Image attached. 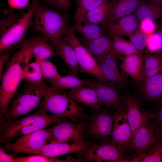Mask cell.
Returning a JSON list of instances; mask_svg holds the SVG:
<instances>
[{
    "instance_id": "cell-31",
    "label": "cell",
    "mask_w": 162,
    "mask_h": 162,
    "mask_svg": "<svg viewBox=\"0 0 162 162\" xmlns=\"http://www.w3.org/2000/svg\"><path fill=\"white\" fill-rule=\"evenodd\" d=\"M106 1V0H78L74 17L76 24H82L88 13Z\"/></svg>"
},
{
    "instance_id": "cell-36",
    "label": "cell",
    "mask_w": 162,
    "mask_h": 162,
    "mask_svg": "<svg viewBox=\"0 0 162 162\" xmlns=\"http://www.w3.org/2000/svg\"><path fill=\"white\" fill-rule=\"evenodd\" d=\"M97 62L109 82L117 87L124 85L126 82L124 74L116 72L101 62Z\"/></svg>"
},
{
    "instance_id": "cell-38",
    "label": "cell",
    "mask_w": 162,
    "mask_h": 162,
    "mask_svg": "<svg viewBox=\"0 0 162 162\" xmlns=\"http://www.w3.org/2000/svg\"><path fill=\"white\" fill-rule=\"evenodd\" d=\"M156 103L157 108L151 113V119L156 124L158 133L162 137V101Z\"/></svg>"
},
{
    "instance_id": "cell-22",
    "label": "cell",
    "mask_w": 162,
    "mask_h": 162,
    "mask_svg": "<svg viewBox=\"0 0 162 162\" xmlns=\"http://www.w3.org/2000/svg\"><path fill=\"white\" fill-rule=\"evenodd\" d=\"M69 93L78 103L89 106L92 111L100 109L104 105L95 91L91 88L79 86L70 89Z\"/></svg>"
},
{
    "instance_id": "cell-41",
    "label": "cell",
    "mask_w": 162,
    "mask_h": 162,
    "mask_svg": "<svg viewBox=\"0 0 162 162\" xmlns=\"http://www.w3.org/2000/svg\"><path fill=\"white\" fill-rule=\"evenodd\" d=\"M16 48L0 53V79L3 73L4 70L12 54L15 52Z\"/></svg>"
},
{
    "instance_id": "cell-3",
    "label": "cell",
    "mask_w": 162,
    "mask_h": 162,
    "mask_svg": "<svg viewBox=\"0 0 162 162\" xmlns=\"http://www.w3.org/2000/svg\"><path fill=\"white\" fill-rule=\"evenodd\" d=\"M32 26L54 46L69 28L66 16L40 3L34 12Z\"/></svg>"
},
{
    "instance_id": "cell-27",
    "label": "cell",
    "mask_w": 162,
    "mask_h": 162,
    "mask_svg": "<svg viewBox=\"0 0 162 162\" xmlns=\"http://www.w3.org/2000/svg\"><path fill=\"white\" fill-rule=\"evenodd\" d=\"M76 30L82 37V44L96 39L107 33L104 26L92 23L75 24Z\"/></svg>"
},
{
    "instance_id": "cell-1",
    "label": "cell",
    "mask_w": 162,
    "mask_h": 162,
    "mask_svg": "<svg viewBox=\"0 0 162 162\" xmlns=\"http://www.w3.org/2000/svg\"><path fill=\"white\" fill-rule=\"evenodd\" d=\"M12 54L4 68L0 80V118L4 115L10 103L17 94V90L23 81L24 71L33 56L23 46Z\"/></svg>"
},
{
    "instance_id": "cell-23",
    "label": "cell",
    "mask_w": 162,
    "mask_h": 162,
    "mask_svg": "<svg viewBox=\"0 0 162 162\" xmlns=\"http://www.w3.org/2000/svg\"><path fill=\"white\" fill-rule=\"evenodd\" d=\"M140 84L142 92L149 101H162V73L145 80Z\"/></svg>"
},
{
    "instance_id": "cell-12",
    "label": "cell",
    "mask_w": 162,
    "mask_h": 162,
    "mask_svg": "<svg viewBox=\"0 0 162 162\" xmlns=\"http://www.w3.org/2000/svg\"><path fill=\"white\" fill-rule=\"evenodd\" d=\"M60 116L48 114L40 113L36 111L25 117L10 122L1 123L0 143H4L7 138L15 131L28 126L43 123H56L61 118Z\"/></svg>"
},
{
    "instance_id": "cell-17",
    "label": "cell",
    "mask_w": 162,
    "mask_h": 162,
    "mask_svg": "<svg viewBox=\"0 0 162 162\" xmlns=\"http://www.w3.org/2000/svg\"><path fill=\"white\" fill-rule=\"evenodd\" d=\"M20 45L28 49L35 59H48L57 56L54 46L42 36L23 40Z\"/></svg>"
},
{
    "instance_id": "cell-6",
    "label": "cell",
    "mask_w": 162,
    "mask_h": 162,
    "mask_svg": "<svg viewBox=\"0 0 162 162\" xmlns=\"http://www.w3.org/2000/svg\"><path fill=\"white\" fill-rule=\"evenodd\" d=\"M63 38L74 50L80 68L81 72L89 74L98 81L112 84L107 80L95 57L76 36L72 28H69Z\"/></svg>"
},
{
    "instance_id": "cell-30",
    "label": "cell",
    "mask_w": 162,
    "mask_h": 162,
    "mask_svg": "<svg viewBox=\"0 0 162 162\" xmlns=\"http://www.w3.org/2000/svg\"><path fill=\"white\" fill-rule=\"evenodd\" d=\"M114 3L106 1L97 7L86 14L82 23L103 24Z\"/></svg>"
},
{
    "instance_id": "cell-33",
    "label": "cell",
    "mask_w": 162,
    "mask_h": 162,
    "mask_svg": "<svg viewBox=\"0 0 162 162\" xmlns=\"http://www.w3.org/2000/svg\"><path fill=\"white\" fill-rule=\"evenodd\" d=\"M131 161L162 162V140L144 154L138 156L134 157Z\"/></svg>"
},
{
    "instance_id": "cell-24",
    "label": "cell",
    "mask_w": 162,
    "mask_h": 162,
    "mask_svg": "<svg viewBox=\"0 0 162 162\" xmlns=\"http://www.w3.org/2000/svg\"><path fill=\"white\" fill-rule=\"evenodd\" d=\"M133 13L140 22L146 19L155 22L162 18V4L152 0H143Z\"/></svg>"
},
{
    "instance_id": "cell-35",
    "label": "cell",
    "mask_w": 162,
    "mask_h": 162,
    "mask_svg": "<svg viewBox=\"0 0 162 162\" xmlns=\"http://www.w3.org/2000/svg\"><path fill=\"white\" fill-rule=\"evenodd\" d=\"M35 60L39 63L44 78L46 82L61 76L58 72L57 66L50 61L48 59Z\"/></svg>"
},
{
    "instance_id": "cell-4",
    "label": "cell",
    "mask_w": 162,
    "mask_h": 162,
    "mask_svg": "<svg viewBox=\"0 0 162 162\" xmlns=\"http://www.w3.org/2000/svg\"><path fill=\"white\" fill-rule=\"evenodd\" d=\"M23 82V89L11 102L4 115L0 118L1 123L16 119L38 107L47 85Z\"/></svg>"
},
{
    "instance_id": "cell-21",
    "label": "cell",
    "mask_w": 162,
    "mask_h": 162,
    "mask_svg": "<svg viewBox=\"0 0 162 162\" xmlns=\"http://www.w3.org/2000/svg\"><path fill=\"white\" fill-rule=\"evenodd\" d=\"M140 22L134 13L124 16L116 22L103 26L107 31L122 37L129 38L139 28Z\"/></svg>"
},
{
    "instance_id": "cell-28",
    "label": "cell",
    "mask_w": 162,
    "mask_h": 162,
    "mask_svg": "<svg viewBox=\"0 0 162 162\" xmlns=\"http://www.w3.org/2000/svg\"><path fill=\"white\" fill-rule=\"evenodd\" d=\"M106 31L112 38L113 54L116 58H118L120 56L140 52L136 49L130 40H126L122 37L118 36L110 32Z\"/></svg>"
},
{
    "instance_id": "cell-42",
    "label": "cell",
    "mask_w": 162,
    "mask_h": 162,
    "mask_svg": "<svg viewBox=\"0 0 162 162\" xmlns=\"http://www.w3.org/2000/svg\"><path fill=\"white\" fill-rule=\"evenodd\" d=\"M139 28L149 36L155 31L156 25L155 22L146 19L140 22Z\"/></svg>"
},
{
    "instance_id": "cell-9",
    "label": "cell",
    "mask_w": 162,
    "mask_h": 162,
    "mask_svg": "<svg viewBox=\"0 0 162 162\" xmlns=\"http://www.w3.org/2000/svg\"><path fill=\"white\" fill-rule=\"evenodd\" d=\"M52 128V126L33 131L18 137L13 142L0 146L6 152H13L15 154L20 152L32 154L49 143Z\"/></svg>"
},
{
    "instance_id": "cell-19",
    "label": "cell",
    "mask_w": 162,
    "mask_h": 162,
    "mask_svg": "<svg viewBox=\"0 0 162 162\" xmlns=\"http://www.w3.org/2000/svg\"><path fill=\"white\" fill-rule=\"evenodd\" d=\"M54 46L57 56L63 61L68 68V74L77 75L81 72V69L72 47L63 38Z\"/></svg>"
},
{
    "instance_id": "cell-32",
    "label": "cell",
    "mask_w": 162,
    "mask_h": 162,
    "mask_svg": "<svg viewBox=\"0 0 162 162\" xmlns=\"http://www.w3.org/2000/svg\"><path fill=\"white\" fill-rule=\"evenodd\" d=\"M22 81L38 84H46L40 66L36 61L28 65L24 73Z\"/></svg>"
},
{
    "instance_id": "cell-15",
    "label": "cell",
    "mask_w": 162,
    "mask_h": 162,
    "mask_svg": "<svg viewBox=\"0 0 162 162\" xmlns=\"http://www.w3.org/2000/svg\"><path fill=\"white\" fill-rule=\"evenodd\" d=\"M123 101L133 137L135 131L151 119V113L142 108L139 100L132 95L123 97Z\"/></svg>"
},
{
    "instance_id": "cell-39",
    "label": "cell",
    "mask_w": 162,
    "mask_h": 162,
    "mask_svg": "<svg viewBox=\"0 0 162 162\" xmlns=\"http://www.w3.org/2000/svg\"><path fill=\"white\" fill-rule=\"evenodd\" d=\"M47 6H50L58 10L66 11L71 8L70 0H41Z\"/></svg>"
},
{
    "instance_id": "cell-16",
    "label": "cell",
    "mask_w": 162,
    "mask_h": 162,
    "mask_svg": "<svg viewBox=\"0 0 162 162\" xmlns=\"http://www.w3.org/2000/svg\"><path fill=\"white\" fill-rule=\"evenodd\" d=\"M93 143L92 141H88L77 144L49 143L45 145L40 149L34 152L32 154L56 157L73 153L80 156L86 152Z\"/></svg>"
},
{
    "instance_id": "cell-26",
    "label": "cell",
    "mask_w": 162,
    "mask_h": 162,
    "mask_svg": "<svg viewBox=\"0 0 162 162\" xmlns=\"http://www.w3.org/2000/svg\"><path fill=\"white\" fill-rule=\"evenodd\" d=\"M83 44L94 57L107 54L113 55L112 40L107 32L97 39Z\"/></svg>"
},
{
    "instance_id": "cell-13",
    "label": "cell",
    "mask_w": 162,
    "mask_h": 162,
    "mask_svg": "<svg viewBox=\"0 0 162 162\" xmlns=\"http://www.w3.org/2000/svg\"><path fill=\"white\" fill-rule=\"evenodd\" d=\"M114 123L110 140L124 154L130 147L132 133L127 120L124 107L115 111Z\"/></svg>"
},
{
    "instance_id": "cell-34",
    "label": "cell",
    "mask_w": 162,
    "mask_h": 162,
    "mask_svg": "<svg viewBox=\"0 0 162 162\" xmlns=\"http://www.w3.org/2000/svg\"><path fill=\"white\" fill-rule=\"evenodd\" d=\"M14 162H76L77 159L68 156L65 160L56 157L35 154L26 156H16L14 158Z\"/></svg>"
},
{
    "instance_id": "cell-7",
    "label": "cell",
    "mask_w": 162,
    "mask_h": 162,
    "mask_svg": "<svg viewBox=\"0 0 162 162\" xmlns=\"http://www.w3.org/2000/svg\"><path fill=\"white\" fill-rule=\"evenodd\" d=\"M53 125L49 143L77 144L87 141L86 138L87 122H77L63 117Z\"/></svg>"
},
{
    "instance_id": "cell-2",
    "label": "cell",
    "mask_w": 162,
    "mask_h": 162,
    "mask_svg": "<svg viewBox=\"0 0 162 162\" xmlns=\"http://www.w3.org/2000/svg\"><path fill=\"white\" fill-rule=\"evenodd\" d=\"M37 111L67 117L74 121L86 120L88 117L83 108L70 95L67 90L48 85Z\"/></svg>"
},
{
    "instance_id": "cell-48",
    "label": "cell",
    "mask_w": 162,
    "mask_h": 162,
    "mask_svg": "<svg viewBox=\"0 0 162 162\" xmlns=\"http://www.w3.org/2000/svg\"><path fill=\"white\" fill-rule=\"evenodd\" d=\"M37 0H32V2H34V1H35Z\"/></svg>"
},
{
    "instance_id": "cell-25",
    "label": "cell",
    "mask_w": 162,
    "mask_h": 162,
    "mask_svg": "<svg viewBox=\"0 0 162 162\" xmlns=\"http://www.w3.org/2000/svg\"><path fill=\"white\" fill-rule=\"evenodd\" d=\"M143 57L142 69L143 81L162 73V54L153 53L145 50Z\"/></svg>"
},
{
    "instance_id": "cell-14",
    "label": "cell",
    "mask_w": 162,
    "mask_h": 162,
    "mask_svg": "<svg viewBox=\"0 0 162 162\" xmlns=\"http://www.w3.org/2000/svg\"><path fill=\"white\" fill-rule=\"evenodd\" d=\"M87 87L93 89L106 108L120 111L123 108V97L117 87L112 84L88 80Z\"/></svg>"
},
{
    "instance_id": "cell-20",
    "label": "cell",
    "mask_w": 162,
    "mask_h": 162,
    "mask_svg": "<svg viewBox=\"0 0 162 162\" xmlns=\"http://www.w3.org/2000/svg\"><path fill=\"white\" fill-rule=\"evenodd\" d=\"M143 0H118L114 3L103 26L114 23L133 13Z\"/></svg>"
},
{
    "instance_id": "cell-18",
    "label": "cell",
    "mask_w": 162,
    "mask_h": 162,
    "mask_svg": "<svg viewBox=\"0 0 162 162\" xmlns=\"http://www.w3.org/2000/svg\"><path fill=\"white\" fill-rule=\"evenodd\" d=\"M120 68L123 74H125L135 81L140 83L143 81L142 69L144 63L143 53L140 52L120 56Z\"/></svg>"
},
{
    "instance_id": "cell-43",
    "label": "cell",
    "mask_w": 162,
    "mask_h": 162,
    "mask_svg": "<svg viewBox=\"0 0 162 162\" xmlns=\"http://www.w3.org/2000/svg\"><path fill=\"white\" fill-rule=\"evenodd\" d=\"M30 0H8L10 8L20 9L26 7L29 4Z\"/></svg>"
},
{
    "instance_id": "cell-47",
    "label": "cell",
    "mask_w": 162,
    "mask_h": 162,
    "mask_svg": "<svg viewBox=\"0 0 162 162\" xmlns=\"http://www.w3.org/2000/svg\"><path fill=\"white\" fill-rule=\"evenodd\" d=\"M161 24L160 25V30H161L162 31V18L161 19Z\"/></svg>"
},
{
    "instance_id": "cell-11",
    "label": "cell",
    "mask_w": 162,
    "mask_h": 162,
    "mask_svg": "<svg viewBox=\"0 0 162 162\" xmlns=\"http://www.w3.org/2000/svg\"><path fill=\"white\" fill-rule=\"evenodd\" d=\"M149 121L139 128L133 135L130 150L134 153V157L144 154L162 140L154 123Z\"/></svg>"
},
{
    "instance_id": "cell-44",
    "label": "cell",
    "mask_w": 162,
    "mask_h": 162,
    "mask_svg": "<svg viewBox=\"0 0 162 162\" xmlns=\"http://www.w3.org/2000/svg\"><path fill=\"white\" fill-rule=\"evenodd\" d=\"M16 155V154L14 153L12 154H8L0 146V162H14V158Z\"/></svg>"
},
{
    "instance_id": "cell-40",
    "label": "cell",
    "mask_w": 162,
    "mask_h": 162,
    "mask_svg": "<svg viewBox=\"0 0 162 162\" xmlns=\"http://www.w3.org/2000/svg\"><path fill=\"white\" fill-rule=\"evenodd\" d=\"M95 58L97 61L101 62L110 68L119 72L117 65V58L112 54H107Z\"/></svg>"
},
{
    "instance_id": "cell-29",
    "label": "cell",
    "mask_w": 162,
    "mask_h": 162,
    "mask_svg": "<svg viewBox=\"0 0 162 162\" xmlns=\"http://www.w3.org/2000/svg\"><path fill=\"white\" fill-rule=\"evenodd\" d=\"M51 86L56 88L67 90L72 89L78 87H87L88 80L80 79L75 76L68 74L47 82Z\"/></svg>"
},
{
    "instance_id": "cell-46",
    "label": "cell",
    "mask_w": 162,
    "mask_h": 162,
    "mask_svg": "<svg viewBox=\"0 0 162 162\" xmlns=\"http://www.w3.org/2000/svg\"><path fill=\"white\" fill-rule=\"evenodd\" d=\"M152 0L162 4V0Z\"/></svg>"
},
{
    "instance_id": "cell-45",
    "label": "cell",
    "mask_w": 162,
    "mask_h": 162,
    "mask_svg": "<svg viewBox=\"0 0 162 162\" xmlns=\"http://www.w3.org/2000/svg\"><path fill=\"white\" fill-rule=\"evenodd\" d=\"M157 38V48L155 53L162 54V31L160 30L154 32Z\"/></svg>"
},
{
    "instance_id": "cell-5",
    "label": "cell",
    "mask_w": 162,
    "mask_h": 162,
    "mask_svg": "<svg viewBox=\"0 0 162 162\" xmlns=\"http://www.w3.org/2000/svg\"><path fill=\"white\" fill-rule=\"evenodd\" d=\"M40 0L32 2L25 13H17L5 29L0 33V53L16 48L24 40L32 26L34 12Z\"/></svg>"
},
{
    "instance_id": "cell-37",
    "label": "cell",
    "mask_w": 162,
    "mask_h": 162,
    "mask_svg": "<svg viewBox=\"0 0 162 162\" xmlns=\"http://www.w3.org/2000/svg\"><path fill=\"white\" fill-rule=\"evenodd\" d=\"M149 36L140 28L128 38L136 49L140 52L144 53L147 47Z\"/></svg>"
},
{
    "instance_id": "cell-8",
    "label": "cell",
    "mask_w": 162,
    "mask_h": 162,
    "mask_svg": "<svg viewBox=\"0 0 162 162\" xmlns=\"http://www.w3.org/2000/svg\"><path fill=\"white\" fill-rule=\"evenodd\" d=\"M115 112L102 107L92 111L88 118L86 135L98 142L110 140L114 125Z\"/></svg>"
},
{
    "instance_id": "cell-10",
    "label": "cell",
    "mask_w": 162,
    "mask_h": 162,
    "mask_svg": "<svg viewBox=\"0 0 162 162\" xmlns=\"http://www.w3.org/2000/svg\"><path fill=\"white\" fill-rule=\"evenodd\" d=\"M80 162H128L127 159L110 140L93 143L86 152L78 158Z\"/></svg>"
}]
</instances>
